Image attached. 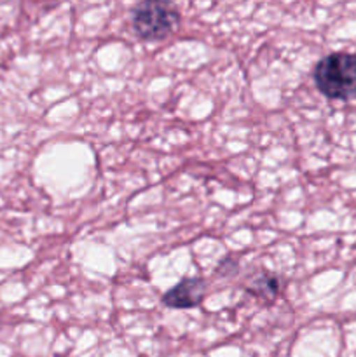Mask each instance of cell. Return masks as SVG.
<instances>
[{"label":"cell","instance_id":"1","mask_svg":"<svg viewBox=\"0 0 356 357\" xmlns=\"http://www.w3.org/2000/svg\"><path fill=\"white\" fill-rule=\"evenodd\" d=\"M316 86L332 100H348L356 94V56L335 52L314 68Z\"/></svg>","mask_w":356,"mask_h":357},{"label":"cell","instance_id":"2","mask_svg":"<svg viewBox=\"0 0 356 357\" xmlns=\"http://www.w3.org/2000/svg\"><path fill=\"white\" fill-rule=\"evenodd\" d=\"M131 20L140 37L145 40H163L178 26L180 14L170 0H142L133 9Z\"/></svg>","mask_w":356,"mask_h":357},{"label":"cell","instance_id":"3","mask_svg":"<svg viewBox=\"0 0 356 357\" xmlns=\"http://www.w3.org/2000/svg\"><path fill=\"white\" fill-rule=\"evenodd\" d=\"M206 282L202 279H184L163 296V303L171 309H192L205 298Z\"/></svg>","mask_w":356,"mask_h":357},{"label":"cell","instance_id":"4","mask_svg":"<svg viewBox=\"0 0 356 357\" xmlns=\"http://www.w3.org/2000/svg\"><path fill=\"white\" fill-rule=\"evenodd\" d=\"M246 288L251 295L271 302V300L278 298L279 289H281V282H279L278 275L269 274V272H258L257 275H253L250 284H246Z\"/></svg>","mask_w":356,"mask_h":357}]
</instances>
